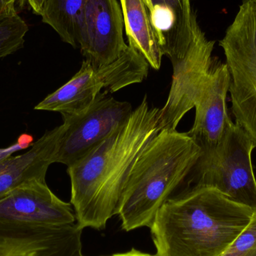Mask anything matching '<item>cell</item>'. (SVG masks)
Returning <instances> with one entry per match:
<instances>
[{
  "label": "cell",
  "mask_w": 256,
  "mask_h": 256,
  "mask_svg": "<svg viewBox=\"0 0 256 256\" xmlns=\"http://www.w3.org/2000/svg\"><path fill=\"white\" fill-rule=\"evenodd\" d=\"M160 110L147 96L122 126L74 164L68 166L70 204L78 225L103 230L117 215L131 168L142 150L159 132Z\"/></svg>",
  "instance_id": "6da1fadb"
},
{
  "label": "cell",
  "mask_w": 256,
  "mask_h": 256,
  "mask_svg": "<svg viewBox=\"0 0 256 256\" xmlns=\"http://www.w3.org/2000/svg\"><path fill=\"white\" fill-rule=\"evenodd\" d=\"M255 212L213 188L192 186L168 198L150 227L156 256H222Z\"/></svg>",
  "instance_id": "7a4b0ae2"
},
{
  "label": "cell",
  "mask_w": 256,
  "mask_h": 256,
  "mask_svg": "<svg viewBox=\"0 0 256 256\" xmlns=\"http://www.w3.org/2000/svg\"><path fill=\"white\" fill-rule=\"evenodd\" d=\"M201 148L177 130H160L142 150L124 185L117 215L126 232L148 227L162 204L188 178Z\"/></svg>",
  "instance_id": "3957f363"
},
{
  "label": "cell",
  "mask_w": 256,
  "mask_h": 256,
  "mask_svg": "<svg viewBox=\"0 0 256 256\" xmlns=\"http://www.w3.org/2000/svg\"><path fill=\"white\" fill-rule=\"evenodd\" d=\"M220 46L230 72L228 92L236 123L256 148V0H243Z\"/></svg>",
  "instance_id": "277c9868"
},
{
  "label": "cell",
  "mask_w": 256,
  "mask_h": 256,
  "mask_svg": "<svg viewBox=\"0 0 256 256\" xmlns=\"http://www.w3.org/2000/svg\"><path fill=\"white\" fill-rule=\"evenodd\" d=\"M254 142L230 121L212 153L200 156L189 176L194 186L213 188L234 202L256 212V179L252 164Z\"/></svg>",
  "instance_id": "5b68a950"
},
{
  "label": "cell",
  "mask_w": 256,
  "mask_h": 256,
  "mask_svg": "<svg viewBox=\"0 0 256 256\" xmlns=\"http://www.w3.org/2000/svg\"><path fill=\"white\" fill-rule=\"evenodd\" d=\"M148 67L146 58L129 45L116 61L108 66L96 68L85 60L79 72L68 82L46 96L34 110L61 115L76 114L88 108L102 90L116 92L142 82L147 78Z\"/></svg>",
  "instance_id": "8992f818"
},
{
  "label": "cell",
  "mask_w": 256,
  "mask_h": 256,
  "mask_svg": "<svg viewBox=\"0 0 256 256\" xmlns=\"http://www.w3.org/2000/svg\"><path fill=\"white\" fill-rule=\"evenodd\" d=\"M132 110L130 104L117 100L106 91L84 110L62 115L64 132L54 162L70 166L122 126Z\"/></svg>",
  "instance_id": "52a82bcc"
},
{
  "label": "cell",
  "mask_w": 256,
  "mask_h": 256,
  "mask_svg": "<svg viewBox=\"0 0 256 256\" xmlns=\"http://www.w3.org/2000/svg\"><path fill=\"white\" fill-rule=\"evenodd\" d=\"M215 42L206 38L200 26L188 54L173 64L172 82L166 103L160 110L158 130H176L185 114L195 106L198 92L210 72Z\"/></svg>",
  "instance_id": "ba28073f"
},
{
  "label": "cell",
  "mask_w": 256,
  "mask_h": 256,
  "mask_svg": "<svg viewBox=\"0 0 256 256\" xmlns=\"http://www.w3.org/2000/svg\"><path fill=\"white\" fill-rule=\"evenodd\" d=\"M123 27L122 10L117 0H86L79 39L86 60L96 68L116 61L128 46Z\"/></svg>",
  "instance_id": "9c48e42d"
},
{
  "label": "cell",
  "mask_w": 256,
  "mask_h": 256,
  "mask_svg": "<svg viewBox=\"0 0 256 256\" xmlns=\"http://www.w3.org/2000/svg\"><path fill=\"white\" fill-rule=\"evenodd\" d=\"M82 228L62 226L0 224V256H85Z\"/></svg>",
  "instance_id": "30bf717a"
},
{
  "label": "cell",
  "mask_w": 256,
  "mask_h": 256,
  "mask_svg": "<svg viewBox=\"0 0 256 256\" xmlns=\"http://www.w3.org/2000/svg\"><path fill=\"white\" fill-rule=\"evenodd\" d=\"M76 222L72 204L56 196L46 180L27 182L0 200V224L62 226Z\"/></svg>",
  "instance_id": "8fae6325"
},
{
  "label": "cell",
  "mask_w": 256,
  "mask_h": 256,
  "mask_svg": "<svg viewBox=\"0 0 256 256\" xmlns=\"http://www.w3.org/2000/svg\"><path fill=\"white\" fill-rule=\"evenodd\" d=\"M230 81L226 64L214 58L196 100L194 126L188 132L201 148V156L215 150L231 121L226 106Z\"/></svg>",
  "instance_id": "7c38bea8"
},
{
  "label": "cell",
  "mask_w": 256,
  "mask_h": 256,
  "mask_svg": "<svg viewBox=\"0 0 256 256\" xmlns=\"http://www.w3.org/2000/svg\"><path fill=\"white\" fill-rule=\"evenodd\" d=\"M164 56L173 64L188 54L198 26L190 0H146Z\"/></svg>",
  "instance_id": "4fadbf2b"
},
{
  "label": "cell",
  "mask_w": 256,
  "mask_h": 256,
  "mask_svg": "<svg viewBox=\"0 0 256 256\" xmlns=\"http://www.w3.org/2000/svg\"><path fill=\"white\" fill-rule=\"evenodd\" d=\"M63 132V124L46 130L25 153L0 160V200L27 182L46 180Z\"/></svg>",
  "instance_id": "5bb4252c"
},
{
  "label": "cell",
  "mask_w": 256,
  "mask_h": 256,
  "mask_svg": "<svg viewBox=\"0 0 256 256\" xmlns=\"http://www.w3.org/2000/svg\"><path fill=\"white\" fill-rule=\"evenodd\" d=\"M129 46L136 50L155 70L164 56L146 0H120Z\"/></svg>",
  "instance_id": "9a60e30c"
},
{
  "label": "cell",
  "mask_w": 256,
  "mask_h": 256,
  "mask_svg": "<svg viewBox=\"0 0 256 256\" xmlns=\"http://www.w3.org/2000/svg\"><path fill=\"white\" fill-rule=\"evenodd\" d=\"M86 0H45L42 21L50 26L66 43L79 48L81 20Z\"/></svg>",
  "instance_id": "2e32d148"
},
{
  "label": "cell",
  "mask_w": 256,
  "mask_h": 256,
  "mask_svg": "<svg viewBox=\"0 0 256 256\" xmlns=\"http://www.w3.org/2000/svg\"><path fill=\"white\" fill-rule=\"evenodd\" d=\"M28 28L16 12L0 20V58L8 56L24 46Z\"/></svg>",
  "instance_id": "e0dca14e"
},
{
  "label": "cell",
  "mask_w": 256,
  "mask_h": 256,
  "mask_svg": "<svg viewBox=\"0 0 256 256\" xmlns=\"http://www.w3.org/2000/svg\"><path fill=\"white\" fill-rule=\"evenodd\" d=\"M222 256H256V212L250 224Z\"/></svg>",
  "instance_id": "ac0fdd59"
},
{
  "label": "cell",
  "mask_w": 256,
  "mask_h": 256,
  "mask_svg": "<svg viewBox=\"0 0 256 256\" xmlns=\"http://www.w3.org/2000/svg\"><path fill=\"white\" fill-rule=\"evenodd\" d=\"M33 137L28 134H24L18 137L16 142L6 148H0V160L13 155L15 152L28 148L33 144Z\"/></svg>",
  "instance_id": "d6986e66"
},
{
  "label": "cell",
  "mask_w": 256,
  "mask_h": 256,
  "mask_svg": "<svg viewBox=\"0 0 256 256\" xmlns=\"http://www.w3.org/2000/svg\"><path fill=\"white\" fill-rule=\"evenodd\" d=\"M27 1L36 14H42V10L45 0H27Z\"/></svg>",
  "instance_id": "ffe728a7"
},
{
  "label": "cell",
  "mask_w": 256,
  "mask_h": 256,
  "mask_svg": "<svg viewBox=\"0 0 256 256\" xmlns=\"http://www.w3.org/2000/svg\"><path fill=\"white\" fill-rule=\"evenodd\" d=\"M14 12H16L14 7H8L0 1V20Z\"/></svg>",
  "instance_id": "44dd1931"
},
{
  "label": "cell",
  "mask_w": 256,
  "mask_h": 256,
  "mask_svg": "<svg viewBox=\"0 0 256 256\" xmlns=\"http://www.w3.org/2000/svg\"><path fill=\"white\" fill-rule=\"evenodd\" d=\"M109 256H156V255H150L148 254H144L141 251L137 250L132 248L128 252H123V254H114V255Z\"/></svg>",
  "instance_id": "7402d4cb"
},
{
  "label": "cell",
  "mask_w": 256,
  "mask_h": 256,
  "mask_svg": "<svg viewBox=\"0 0 256 256\" xmlns=\"http://www.w3.org/2000/svg\"><path fill=\"white\" fill-rule=\"evenodd\" d=\"M4 6H8V7H14L15 2L16 0H0Z\"/></svg>",
  "instance_id": "603a6c76"
}]
</instances>
